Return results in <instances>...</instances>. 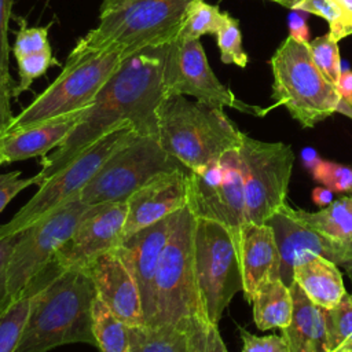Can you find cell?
<instances>
[{"label": "cell", "mask_w": 352, "mask_h": 352, "mask_svg": "<svg viewBox=\"0 0 352 352\" xmlns=\"http://www.w3.org/2000/svg\"><path fill=\"white\" fill-rule=\"evenodd\" d=\"M239 263L245 298L252 302L257 289L280 278V254L272 228L268 224L248 223L242 231Z\"/></svg>", "instance_id": "obj_20"}, {"label": "cell", "mask_w": 352, "mask_h": 352, "mask_svg": "<svg viewBox=\"0 0 352 352\" xmlns=\"http://www.w3.org/2000/svg\"><path fill=\"white\" fill-rule=\"evenodd\" d=\"M180 169L187 168L161 147L158 138L133 132L104 161L82 190L81 199L88 205L125 202L157 175Z\"/></svg>", "instance_id": "obj_9"}, {"label": "cell", "mask_w": 352, "mask_h": 352, "mask_svg": "<svg viewBox=\"0 0 352 352\" xmlns=\"http://www.w3.org/2000/svg\"><path fill=\"white\" fill-rule=\"evenodd\" d=\"M195 0H103L99 23L72 50L78 54L117 47L125 58L172 41Z\"/></svg>", "instance_id": "obj_3"}, {"label": "cell", "mask_w": 352, "mask_h": 352, "mask_svg": "<svg viewBox=\"0 0 352 352\" xmlns=\"http://www.w3.org/2000/svg\"><path fill=\"white\" fill-rule=\"evenodd\" d=\"M96 297L87 267L62 270L33 294L15 352H48L74 342L95 345Z\"/></svg>", "instance_id": "obj_2"}, {"label": "cell", "mask_w": 352, "mask_h": 352, "mask_svg": "<svg viewBox=\"0 0 352 352\" xmlns=\"http://www.w3.org/2000/svg\"><path fill=\"white\" fill-rule=\"evenodd\" d=\"M271 1L279 3V4H282V6H285V7L290 8V10H293L301 0H271Z\"/></svg>", "instance_id": "obj_49"}, {"label": "cell", "mask_w": 352, "mask_h": 352, "mask_svg": "<svg viewBox=\"0 0 352 352\" xmlns=\"http://www.w3.org/2000/svg\"><path fill=\"white\" fill-rule=\"evenodd\" d=\"M336 87L341 99L352 106V70H341Z\"/></svg>", "instance_id": "obj_44"}, {"label": "cell", "mask_w": 352, "mask_h": 352, "mask_svg": "<svg viewBox=\"0 0 352 352\" xmlns=\"http://www.w3.org/2000/svg\"><path fill=\"white\" fill-rule=\"evenodd\" d=\"M6 132H7V126H4V125H1V124H0V140H1V138L6 135ZM0 165H3V160H1V157H0Z\"/></svg>", "instance_id": "obj_50"}, {"label": "cell", "mask_w": 352, "mask_h": 352, "mask_svg": "<svg viewBox=\"0 0 352 352\" xmlns=\"http://www.w3.org/2000/svg\"><path fill=\"white\" fill-rule=\"evenodd\" d=\"M33 184H37L36 175L30 177H21L19 170L0 173V212L10 204L14 197Z\"/></svg>", "instance_id": "obj_39"}, {"label": "cell", "mask_w": 352, "mask_h": 352, "mask_svg": "<svg viewBox=\"0 0 352 352\" xmlns=\"http://www.w3.org/2000/svg\"><path fill=\"white\" fill-rule=\"evenodd\" d=\"M311 172L315 180L320 182L333 192H346L352 190V169L345 165L320 160Z\"/></svg>", "instance_id": "obj_37"}, {"label": "cell", "mask_w": 352, "mask_h": 352, "mask_svg": "<svg viewBox=\"0 0 352 352\" xmlns=\"http://www.w3.org/2000/svg\"><path fill=\"white\" fill-rule=\"evenodd\" d=\"M308 48L314 58L315 65L323 73V76L334 85H337L340 73H341V62H340V51L338 44L334 41L330 34L320 36L314 41L308 43Z\"/></svg>", "instance_id": "obj_34"}, {"label": "cell", "mask_w": 352, "mask_h": 352, "mask_svg": "<svg viewBox=\"0 0 352 352\" xmlns=\"http://www.w3.org/2000/svg\"><path fill=\"white\" fill-rule=\"evenodd\" d=\"M227 12H221L217 6L195 0L190 4L187 15L180 28L179 37L195 40L205 34H216L223 26Z\"/></svg>", "instance_id": "obj_30"}, {"label": "cell", "mask_w": 352, "mask_h": 352, "mask_svg": "<svg viewBox=\"0 0 352 352\" xmlns=\"http://www.w3.org/2000/svg\"><path fill=\"white\" fill-rule=\"evenodd\" d=\"M15 87V84L8 82L0 73V124L7 128L15 117L11 111V99Z\"/></svg>", "instance_id": "obj_42"}, {"label": "cell", "mask_w": 352, "mask_h": 352, "mask_svg": "<svg viewBox=\"0 0 352 352\" xmlns=\"http://www.w3.org/2000/svg\"><path fill=\"white\" fill-rule=\"evenodd\" d=\"M289 32L290 37L301 43H309V29L307 21L298 12H292L289 16Z\"/></svg>", "instance_id": "obj_43"}, {"label": "cell", "mask_w": 352, "mask_h": 352, "mask_svg": "<svg viewBox=\"0 0 352 352\" xmlns=\"http://www.w3.org/2000/svg\"><path fill=\"white\" fill-rule=\"evenodd\" d=\"M337 111H341L342 114H345V116H348L349 118H352V106L348 104L346 102H344L342 99H341V102H340V104H338Z\"/></svg>", "instance_id": "obj_48"}, {"label": "cell", "mask_w": 352, "mask_h": 352, "mask_svg": "<svg viewBox=\"0 0 352 352\" xmlns=\"http://www.w3.org/2000/svg\"><path fill=\"white\" fill-rule=\"evenodd\" d=\"M216 37L223 63H234L238 67H245L248 65V55L242 47V33L235 18L227 14L223 26L216 33Z\"/></svg>", "instance_id": "obj_32"}, {"label": "cell", "mask_w": 352, "mask_h": 352, "mask_svg": "<svg viewBox=\"0 0 352 352\" xmlns=\"http://www.w3.org/2000/svg\"><path fill=\"white\" fill-rule=\"evenodd\" d=\"M98 298L126 326L144 324L138 285L116 249L96 256L87 265Z\"/></svg>", "instance_id": "obj_19"}, {"label": "cell", "mask_w": 352, "mask_h": 352, "mask_svg": "<svg viewBox=\"0 0 352 352\" xmlns=\"http://www.w3.org/2000/svg\"><path fill=\"white\" fill-rule=\"evenodd\" d=\"M238 153L248 223L264 224L286 204L294 153L289 144L261 142L245 133Z\"/></svg>", "instance_id": "obj_12"}, {"label": "cell", "mask_w": 352, "mask_h": 352, "mask_svg": "<svg viewBox=\"0 0 352 352\" xmlns=\"http://www.w3.org/2000/svg\"><path fill=\"white\" fill-rule=\"evenodd\" d=\"M293 11L311 12L324 18L329 22V34L337 43L348 36L342 14L333 0H301Z\"/></svg>", "instance_id": "obj_36"}, {"label": "cell", "mask_w": 352, "mask_h": 352, "mask_svg": "<svg viewBox=\"0 0 352 352\" xmlns=\"http://www.w3.org/2000/svg\"><path fill=\"white\" fill-rule=\"evenodd\" d=\"M18 234L10 235L6 238H0V302L6 293V283H7V268L8 263L16 242Z\"/></svg>", "instance_id": "obj_41"}, {"label": "cell", "mask_w": 352, "mask_h": 352, "mask_svg": "<svg viewBox=\"0 0 352 352\" xmlns=\"http://www.w3.org/2000/svg\"><path fill=\"white\" fill-rule=\"evenodd\" d=\"M238 148L227 151L202 169L190 170L187 205L195 217L223 224L231 232L239 253L248 217Z\"/></svg>", "instance_id": "obj_13"}, {"label": "cell", "mask_w": 352, "mask_h": 352, "mask_svg": "<svg viewBox=\"0 0 352 352\" xmlns=\"http://www.w3.org/2000/svg\"><path fill=\"white\" fill-rule=\"evenodd\" d=\"M287 212L301 223L341 241H352V197H342L319 212L293 209Z\"/></svg>", "instance_id": "obj_26"}, {"label": "cell", "mask_w": 352, "mask_h": 352, "mask_svg": "<svg viewBox=\"0 0 352 352\" xmlns=\"http://www.w3.org/2000/svg\"><path fill=\"white\" fill-rule=\"evenodd\" d=\"M293 280L315 305L324 309L337 305L346 293L337 264L324 257H312L297 264Z\"/></svg>", "instance_id": "obj_23"}, {"label": "cell", "mask_w": 352, "mask_h": 352, "mask_svg": "<svg viewBox=\"0 0 352 352\" xmlns=\"http://www.w3.org/2000/svg\"><path fill=\"white\" fill-rule=\"evenodd\" d=\"M162 85L165 96L190 95L213 107H232L238 111L263 116L261 107L250 106L223 85L209 66L199 38L188 40L176 36L161 45Z\"/></svg>", "instance_id": "obj_14"}, {"label": "cell", "mask_w": 352, "mask_h": 352, "mask_svg": "<svg viewBox=\"0 0 352 352\" xmlns=\"http://www.w3.org/2000/svg\"><path fill=\"white\" fill-rule=\"evenodd\" d=\"M170 221L172 214L124 238L116 248L138 285L147 326L155 322V278L169 236Z\"/></svg>", "instance_id": "obj_17"}, {"label": "cell", "mask_w": 352, "mask_h": 352, "mask_svg": "<svg viewBox=\"0 0 352 352\" xmlns=\"http://www.w3.org/2000/svg\"><path fill=\"white\" fill-rule=\"evenodd\" d=\"M253 318L260 330L283 329L293 315V300L289 286L279 278L263 283L253 300Z\"/></svg>", "instance_id": "obj_24"}, {"label": "cell", "mask_w": 352, "mask_h": 352, "mask_svg": "<svg viewBox=\"0 0 352 352\" xmlns=\"http://www.w3.org/2000/svg\"><path fill=\"white\" fill-rule=\"evenodd\" d=\"M265 224L274 231L280 254V279L287 286L293 282L294 267L312 257H324L345 270L352 268V241L329 236L301 223L287 212L286 204Z\"/></svg>", "instance_id": "obj_15"}, {"label": "cell", "mask_w": 352, "mask_h": 352, "mask_svg": "<svg viewBox=\"0 0 352 352\" xmlns=\"http://www.w3.org/2000/svg\"><path fill=\"white\" fill-rule=\"evenodd\" d=\"M346 271H348V274H349V276H351V278H352V268H349V270H346ZM351 296H352V294H351Z\"/></svg>", "instance_id": "obj_51"}, {"label": "cell", "mask_w": 352, "mask_h": 352, "mask_svg": "<svg viewBox=\"0 0 352 352\" xmlns=\"http://www.w3.org/2000/svg\"><path fill=\"white\" fill-rule=\"evenodd\" d=\"M337 7L340 8L342 18H344V25L346 29V34H352V0H333Z\"/></svg>", "instance_id": "obj_45"}, {"label": "cell", "mask_w": 352, "mask_h": 352, "mask_svg": "<svg viewBox=\"0 0 352 352\" xmlns=\"http://www.w3.org/2000/svg\"><path fill=\"white\" fill-rule=\"evenodd\" d=\"M164 99L161 47L146 48L125 58L66 140L41 157L37 186L122 124H132L139 135L158 138V109Z\"/></svg>", "instance_id": "obj_1"}, {"label": "cell", "mask_w": 352, "mask_h": 352, "mask_svg": "<svg viewBox=\"0 0 352 352\" xmlns=\"http://www.w3.org/2000/svg\"><path fill=\"white\" fill-rule=\"evenodd\" d=\"M125 202L91 205L72 236L59 248L54 261L62 268L85 267L96 256L116 249L122 241Z\"/></svg>", "instance_id": "obj_16"}, {"label": "cell", "mask_w": 352, "mask_h": 352, "mask_svg": "<svg viewBox=\"0 0 352 352\" xmlns=\"http://www.w3.org/2000/svg\"><path fill=\"white\" fill-rule=\"evenodd\" d=\"M15 0H0V73L11 84L10 76V44H8V23Z\"/></svg>", "instance_id": "obj_38"}, {"label": "cell", "mask_w": 352, "mask_h": 352, "mask_svg": "<svg viewBox=\"0 0 352 352\" xmlns=\"http://www.w3.org/2000/svg\"><path fill=\"white\" fill-rule=\"evenodd\" d=\"M89 206L81 197H76L18 232L7 268L0 312L19 298L32 280L52 263L55 253L72 236Z\"/></svg>", "instance_id": "obj_8"}, {"label": "cell", "mask_w": 352, "mask_h": 352, "mask_svg": "<svg viewBox=\"0 0 352 352\" xmlns=\"http://www.w3.org/2000/svg\"><path fill=\"white\" fill-rule=\"evenodd\" d=\"M351 191H352V190H351Z\"/></svg>", "instance_id": "obj_53"}, {"label": "cell", "mask_w": 352, "mask_h": 352, "mask_svg": "<svg viewBox=\"0 0 352 352\" xmlns=\"http://www.w3.org/2000/svg\"><path fill=\"white\" fill-rule=\"evenodd\" d=\"M124 59V51L117 47L85 54L72 51L56 80L14 117L7 131L89 107Z\"/></svg>", "instance_id": "obj_5"}, {"label": "cell", "mask_w": 352, "mask_h": 352, "mask_svg": "<svg viewBox=\"0 0 352 352\" xmlns=\"http://www.w3.org/2000/svg\"><path fill=\"white\" fill-rule=\"evenodd\" d=\"M129 352H186L184 327L172 324L131 326Z\"/></svg>", "instance_id": "obj_27"}, {"label": "cell", "mask_w": 352, "mask_h": 352, "mask_svg": "<svg viewBox=\"0 0 352 352\" xmlns=\"http://www.w3.org/2000/svg\"><path fill=\"white\" fill-rule=\"evenodd\" d=\"M190 170H172L157 175L139 187L126 201L122 239L148 227L188 204Z\"/></svg>", "instance_id": "obj_18"}, {"label": "cell", "mask_w": 352, "mask_h": 352, "mask_svg": "<svg viewBox=\"0 0 352 352\" xmlns=\"http://www.w3.org/2000/svg\"><path fill=\"white\" fill-rule=\"evenodd\" d=\"M342 352H352V349L351 351H342Z\"/></svg>", "instance_id": "obj_52"}, {"label": "cell", "mask_w": 352, "mask_h": 352, "mask_svg": "<svg viewBox=\"0 0 352 352\" xmlns=\"http://www.w3.org/2000/svg\"><path fill=\"white\" fill-rule=\"evenodd\" d=\"M329 352L352 349V296L345 293L337 305L324 309Z\"/></svg>", "instance_id": "obj_29"}, {"label": "cell", "mask_w": 352, "mask_h": 352, "mask_svg": "<svg viewBox=\"0 0 352 352\" xmlns=\"http://www.w3.org/2000/svg\"><path fill=\"white\" fill-rule=\"evenodd\" d=\"M242 337L241 352H289L286 341L282 336H254L245 329H239Z\"/></svg>", "instance_id": "obj_40"}, {"label": "cell", "mask_w": 352, "mask_h": 352, "mask_svg": "<svg viewBox=\"0 0 352 352\" xmlns=\"http://www.w3.org/2000/svg\"><path fill=\"white\" fill-rule=\"evenodd\" d=\"M272 99L305 128L337 111L341 96L315 65L307 43L287 37L271 58Z\"/></svg>", "instance_id": "obj_6"}, {"label": "cell", "mask_w": 352, "mask_h": 352, "mask_svg": "<svg viewBox=\"0 0 352 352\" xmlns=\"http://www.w3.org/2000/svg\"><path fill=\"white\" fill-rule=\"evenodd\" d=\"M312 201L318 206H326L333 201V191L327 187H316L312 191Z\"/></svg>", "instance_id": "obj_46"}, {"label": "cell", "mask_w": 352, "mask_h": 352, "mask_svg": "<svg viewBox=\"0 0 352 352\" xmlns=\"http://www.w3.org/2000/svg\"><path fill=\"white\" fill-rule=\"evenodd\" d=\"M289 289L293 315L290 323L280 329L289 352H329L323 308L315 305L294 280Z\"/></svg>", "instance_id": "obj_22"}, {"label": "cell", "mask_w": 352, "mask_h": 352, "mask_svg": "<svg viewBox=\"0 0 352 352\" xmlns=\"http://www.w3.org/2000/svg\"><path fill=\"white\" fill-rule=\"evenodd\" d=\"M223 109L191 102L184 95L165 96L158 109V142L188 170H198L242 144Z\"/></svg>", "instance_id": "obj_4"}, {"label": "cell", "mask_w": 352, "mask_h": 352, "mask_svg": "<svg viewBox=\"0 0 352 352\" xmlns=\"http://www.w3.org/2000/svg\"><path fill=\"white\" fill-rule=\"evenodd\" d=\"M60 271L62 270L52 261L36 279L32 280L19 298L0 312V352H15L30 311L33 294L41 285L52 279Z\"/></svg>", "instance_id": "obj_25"}, {"label": "cell", "mask_w": 352, "mask_h": 352, "mask_svg": "<svg viewBox=\"0 0 352 352\" xmlns=\"http://www.w3.org/2000/svg\"><path fill=\"white\" fill-rule=\"evenodd\" d=\"M85 110V109H84ZM84 110L45 120L25 128L7 131L0 140L3 164L44 157L60 146L80 122Z\"/></svg>", "instance_id": "obj_21"}, {"label": "cell", "mask_w": 352, "mask_h": 352, "mask_svg": "<svg viewBox=\"0 0 352 352\" xmlns=\"http://www.w3.org/2000/svg\"><path fill=\"white\" fill-rule=\"evenodd\" d=\"M15 19L19 23V30L16 32L12 45V54L15 59L36 52L51 51V44L48 41V30L51 28V23L45 26L29 28L23 16H15Z\"/></svg>", "instance_id": "obj_35"}, {"label": "cell", "mask_w": 352, "mask_h": 352, "mask_svg": "<svg viewBox=\"0 0 352 352\" xmlns=\"http://www.w3.org/2000/svg\"><path fill=\"white\" fill-rule=\"evenodd\" d=\"M18 63V74H19V82L14 89L12 98H18L22 92L28 91L32 85V82L43 77L47 70L52 66H60L59 60L55 59L51 51L44 52H36L30 55H25L15 59Z\"/></svg>", "instance_id": "obj_33"}, {"label": "cell", "mask_w": 352, "mask_h": 352, "mask_svg": "<svg viewBox=\"0 0 352 352\" xmlns=\"http://www.w3.org/2000/svg\"><path fill=\"white\" fill-rule=\"evenodd\" d=\"M95 345L100 352H129V326L118 319L102 300L94 304Z\"/></svg>", "instance_id": "obj_28"}, {"label": "cell", "mask_w": 352, "mask_h": 352, "mask_svg": "<svg viewBox=\"0 0 352 352\" xmlns=\"http://www.w3.org/2000/svg\"><path fill=\"white\" fill-rule=\"evenodd\" d=\"M301 158H302L304 165H305L309 170H312V169L318 165V162L322 160V158L318 155V153H316L312 147H305V148L301 151Z\"/></svg>", "instance_id": "obj_47"}, {"label": "cell", "mask_w": 352, "mask_h": 352, "mask_svg": "<svg viewBox=\"0 0 352 352\" xmlns=\"http://www.w3.org/2000/svg\"><path fill=\"white\" fill-rule=\"evenodd\" d=\"M195 216L188 205L172 214L169 236L155 278L157 315L153 326L183 327L194 316H204L194 267Z\"/></svg>", "instance_id": "obj_7"}, {"label": "cell", "mask_w": 352, "mask_h": 352, "mask_svg": "<svg viewBox=\"0 0 352 352\" xmlns=\"http://www.w3.org/2000/svg\"><path fill=\"white\" fill-rule=\"evenodd\" d=\"M135 129L132 124H122L92 146L77 155L63 169L47 179L38 186L37 192L14 214V217L0 226V238L15 235L41 217L47 216L65 202L81 197L82 190L96 175L104 161L120 148L132 135Z\"/></svg>", "instance_id": "obj_10"}, {"label": "cell", "mask_w": 352, "mask_h": 352, "mask_svg": "<svg viewBox=\"0 0 352 352\" xmlns=\"http://www.w3.org/2000/svg\"><path fill=\"white\" fill-rule=\"evenodd\" d=\"M194 267L204 315L217 324L232 297L243 289L238 249L223 224L195 217Z\"/></svg>", "instance_id": "obj_11"}, {"label": "cell", "mask_w": 352, "mask_h": 352, "mask_svg": "<svg viewBox=\"0 0 352 352\" xmlns=\"http://www.w3.org/2000/svg\"><path fill=\"white\" fill-rule=\"evenodd\" d=\"M183 327L187 333L186 352H228L217 324L209 322L206 318L194 316Z\"/></svg>", "instance_id": "obj_31"}]
</instances>
